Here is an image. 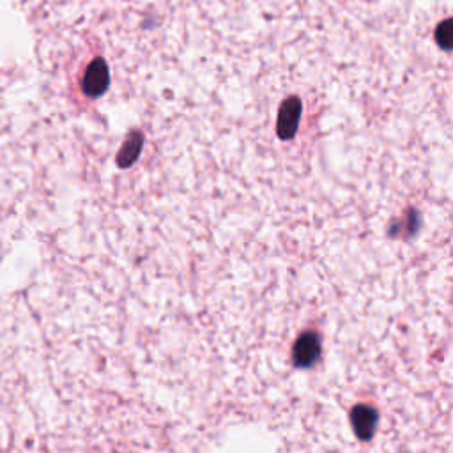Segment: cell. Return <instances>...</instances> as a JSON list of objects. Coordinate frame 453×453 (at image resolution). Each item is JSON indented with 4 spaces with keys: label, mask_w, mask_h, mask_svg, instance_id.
Wrapping results in <instances>:
<instances>
[{
    "label": "cell",
    "mask_w": 453,
    "mask_h": 453,
    "mask_svg": "<svg viewBox=\"0 0 453 453\" xmlns=\"http://www.w3.org/2000/svg\"><path fill=\"white\" fill-rule=\"evenodd\" d=\"M303 103L298 96H289L280 105L277 119V133L282 140H291L298 133L299 121H302Z\"/></svg>",
    "instance_id": "6da1fadb"
},
{
    "label": "cell",
    "mask_w": 453,
    "mask_h": 453,
    "mask_svg": "<svg viewBox=\"0 0 453 453\" xmlns=\"http://www.w3.org/2000/svg\"><path fill=\"white\" fill-rule=\"evenodd\" d=\"M108 85H110L108 64L101 57H97L87 66L85 73H83L82 89L89 97H100L101 94L107 92Z\"/></svg>",
    "instance_id": "7a4b0ae2"
},
{
    "label": "cell",
    "mask_w": 453,
    "mask_h": 453,
    "mask_svg": "<svg viewBox=\"0 0 453 453\" xmlns=\"http://www.w3.org/2000/svg\"><path fill=\"white\" fill-rule=\"evenodd\" d=\"M319 356V342L315 336L304 335L298 340L294 349V361L299 367H310Z\"/></svg>",
    "instance_id": "3957f363"
},
{
    "label": "cell",
    "mask_w": 453,
    "mask_h": 453,
    "mask_svg": "<svg viewBox=\"0 0 453 453\" xmlns=\"http://www.w3.org/2000/svg\"><path fill=\"white\" fill-rule=\"evenodd\" d=\"M144 146V135L140 132H132L129 137L126 139V142L122 144L121 151H119L117 156V163L119 166H129L132 163L137 161L139 158L140 151H142Z\"/></svg>",
    "instance_id": "277c9868"
},
{
    "label": "cell",
    "mask_w": 453,
    "mask_h": 453,
    "mask_svg": "<svg viewBox=\"0 0 453 453\" xmlns=\"http://www.w3.org/2000/svg\"><path fill=\"white\" fill-rule=\"evenodd\" d=\"M354 429L361 439H367L378 425V412L371 407H356L353 415Z\"/></svg>",
    "instance_id": "5b68a950"
},
{
    "label": "cell",
    "mask_w": 453,
    "mask_h": 453,
    "mask_svg": "<svg viewBox=\"0 0 453 453\" xmlns=\"http://www.w3.org/2000/svg\"><path fill=\"white\" fill-rule=\"evenodd\" d=\"M434 38H436V43H437V46H439V48H443V50H450L452 48V45H453V28H452V20H450V18H448V20H444L443 23L437 25Z\"/></svg>",
    "instance_id": "8992f818"
}]
</instances>
